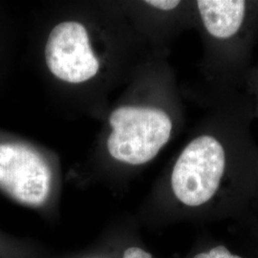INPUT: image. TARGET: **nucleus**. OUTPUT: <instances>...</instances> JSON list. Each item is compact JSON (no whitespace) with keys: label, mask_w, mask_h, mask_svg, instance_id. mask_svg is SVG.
Returning <instances> with one entry per match:
<instances>
[{"label":"nucleus","mask_w":258,"mask_h":258,"mask_svg":"<svg viewBox=\"0 0 258 258\" xmlns=\"http://www.w3.org/2000/svg\"><path fill=\"white\" fill-rule=\"evenodd\" d=\"M107 149L114 159L144 165L167 144L172 121L166 111L148 106H121L111 113Z\"/></svg>","instance_id":"obj_1"},{"label":"nucleus","mask_w":258,"mask_h":258,"mask_svg":"<svg viewBox=\"0 0 258 258\" xmlns=\"http://www.w3.org/2000/svg\"><path fill=\"white\" fill-rule=\"evenodd\" d=\"M227 165L221 142L204 134L194 139L178 157L171 173L176 198L187 207L209 203L218 191Z\"/></svg>","instance_id":"obj_2"},{"label":"nucleus","mask_w":258,"mask_h":258,"mask_svg":"<svg viewBox=\"0 0 258 258\" xmlns=\"http://www.w3.org/2000/svg\"><path fill=\"white\" fill-rule=\"evenodd\" d=\"M52 171L37 151L18 143L0 144V190L29 208H40L49 198Z\"/></svg>","instance_id":"obj_3"},{"label":"nucleus","mask_w":258,"mask_h":258,"mask_svg":"<svg viewBox=\"0 0 258 258\" xmlns=\"http://www.w3.org/2000/svg\"><path fill=\"white\" fill-rule=\"evenodd\" d=\"M44 55L50 72L65 83H85L100 69L86 28L78 21H63L53 28L47 38Z\"/></svg>","instance_id":"obj_4"},{"label":"nucleus","mask_w":258,"mask_h":258,"mask_svg":"<svg viewBox=\"0 0 258 258\" xmlns=\"http://www.w3.org/2000/svg\"><path fill=\"white\" fill-rule=\"evenodd\" d=\"M197 7L204 26L212 37H234L244 22L246 2L242 0H199Z\"/></svg>","instance_id":"obj_5"},{"label":"nucleus","mask_w":258,"mask_h":258,"mask_svg":"<svg viewBox=\"0 0 258 258\" xmlns=\"http://www.w3.org/2000/svg\"><path fill=\"white\" fill-rule=\"evenodd\" d=\"M194 258H241L231 254V251L224 246H216L209 251L197 253Z\"/></svg>","instance_id":"obj_6"},{"label":"nucleus","mask_w":258,"mask_h":258,"mask_svg":"<svg viewBox=\"0 0 258 258\" xmlns=\"http://www.w3.org/2000/svg\"><path fill=\"white\" fill-rule=\"evenodd\" d=\"M149 6L161 11H171L177 8L180 4L178 0H149L146 1Z\"/></svg>","instance_id":"obj_7"},{"label":"nucleus","mask_w":258,"mask_h":258,"mask_svg":"<svg viewBox=\"0 0 258 258\" xmlns=\"http://www.w3.org/2000/svg\"><path fill=\"white\" fill-rule=\"evenodd\" d=\"M122 258H153V256L141 248L130 247L124 250Z\"/></svg>","instance_id":"obj_8"},{"label":"nucleus","mask_w":258,"mask_h":258,"mask_svg":"<svg viewBox=\"0 0 258 258\" xmlns=\"http://www.w3.org/2000/svg\"><path fill=\"white\" fill-rule=\"evenodd\" d=\"M0 258H5V255L2 256V244H1V241H0Z\"/></svg>","instance_id":"obj_9"}]
</instances>
